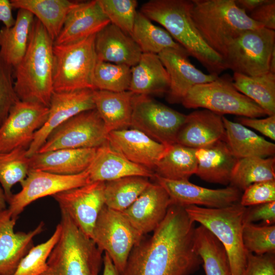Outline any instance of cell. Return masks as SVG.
<instances>
[{
    "label": "cell",
    "instance_id": "obj_13",
    "mask_svg": "<svg viewBox=\"0 0 275 275\" xmlns=\"http://www.w3.org/2000/svg\"><path fill=\"white\" fill-rule=\"evenodd\" d=\"M88 169L75 175H62L30 170L20 183L21 189L8 201L12 218L17 219L24 208L33 202L48 196L78 187L90 183Z\"/></svg>",
    "mask_w": 275,
    "mask_h": 275
},
{
    "label": "cell",
    "instance_id": "obj_41",
    "mask_svg": "<svg viewBox=\"0 0 275 275\" xmlns=\"http://www.w3.org/2000/svg\"><path fill=\"white\" fill-rule=\"evenodd\" d=\"M61 231L59 223L48 239L30 250L13 275H42L46 269L47 259L59 238Z\"/></svg>",
    "mask_w": 275,
    "mask_h": 275
},
{
    "label": "cell",
    "instance_id": "obj_34",
    "mask_svg": "<svg viewBox=\"0 0 275 275\" xmlns=\"http://www.w3.org/2000/svg\"><path fill=\"white\" fill-rule=\"evenodd\" d=\"M233 85L260 106L267 116L275 115V74L251 76L234 72Z\"/></svg>",
    "mask_w": 275,
    "mask_h": 275
},
{
    "label": "cell",
    "instance_id": "obj_18",
    "mask_svg": "<svg viewBox=\"0 0 275 275\" xmlns=\"http://www.w3.org/2000/svg\"><path fill=\"white\" fill-rule=\"evenodd\" d=\"M158 56L170 78V86L166 93L169 102H181L196 85L211 82L218 76L205 74L190 62L185 50L173 48L164 49Z\"/></svg>",
    "mask_w": 275,
    "mask_h": 275
},
{
    "label": "cell",
    "instance_id": "obj_27",
    "mask_svg": "<svg viewBox=\"0 0 275 275\" xmlns=\"http://www.w3.org/2000/svg\"><path fill=\"white\" fill-rule=\"evenodd\" d=\"M97 148L61 149L37 152L30 157V170L62 175L77 174L89 168Z\"/></svg>",
    "mask_w": 275,
    "mask_h": 275
},
{
    "label": "cell",
    "instance_id": "obj_21",
    "mask_svg": "<svg viewBox=\"0 0 275 275\" xmlns=\"http://www.w3.org/2000/svg\"><path fill=\"white\" fill-rule=\"evenodd\" d=\"M172 204L165 189L151 183L122 213L143 236L153 231L165 217Z\"/></svg>",
    "mask_w": 275,
    "mask_h": 275
},
{
    "label": "cell",
    "instance_id": "obj_26",
    "mask_svg": "<svg viewBox=\"0 0 275 275\" xmlns=\"http://www.w3.org/2000/svg\"><path fill=\"white\" fill-rule=\"evenodd\" d=\"M97 61L132 67L139 61L142 52L131 37L109 23L95 37Z\"/></svg>",
    "mask_w": 275,
    "mask_h": 275
},
{
    "label": "cell",
    "instance_id": "obj_4",
    "mask_svg": "<svg viewBox=\"0 0 275 275\" xmlns=\"http://www.w3.org/2000/svg\"><path fill=\"white\" fill-rule=\"evenodd\" d=\"M191 17L208 45L223 60L230 44L246 31L264 27L235 0H192Z\"/></svg>",
    "mask_w": 275,
    "mask_h": 275
},
{
    "label": "cell",
    "instance_id": "obj_14",
    "mask_svg": "<svg viewBox=\"0 0 275 275\" xmlns=\"http://www.w3.org/2000/svg\"><path fill=\"white\" fill-rule=\"evenodd\" d=\"M48 107L19 100L0 127V154L19 147L29 148L35 132L47 120Z\"/></svg>",
    "mask_w": 275,
    "mask_h": 275
},
{
    "label": "cell",
    "instance_id": "obj_50",
    "mask_svg": "<svg viewBox=\"0 0 275 275\" xmlns=\"http://www.w3.org/2000/svg\"><path fill=\"white\" fill-rule=\"evenodd\" d=\"M12 9L10 1L0 0V21L6 28L11 27L15 23V18L13 16Z\"/></svg>",
    "mask_w": 275,
    "mask_h": 275
},
{
    "label": "cell",
    "instance_id": "obj_33",
    "mask_svg": "<svg viewBox=\"0 0 275 275\" xmlns=\"http://www.w3.org/2000/svg\"><path fill=\"white\" fill-rule=\"evenodd\" d=\"M197 169L195 149L178 143L167 150L154 169V175L171 180H189Z\"/></svg>",
    "mask_w": 275,
    "mask_h": 275
},
{
    "label": "cell",
    "instance_id": "obj_30",
    "mask_svg": "<svg viewBox=\"0 0 275 275\" xmlns=\"http://www.w3.org/2000/svg\"><path fill=\"white\" fill-rule=\"evenodd\" d=\"M34 20L30 12L19 9L14 25L0 29V57L13 69L19 65L27 51Z\"/></svg>",
    "mask_w": 275,
    "mask_h": 275
},
{
    "label": "cell",
    "instance_id": "obj_51",
    "mask_svg": "<svg viewBox=\"0 0 275 275\" xmlns=\"http://www.w3.org/2000/svg\"><path fill=\"white\" fill-rule=\"evenodd\" d=\"M267 0H235L238 7L248 14L266 3Z\"/></svg>",
    "mask_w": 275,
    "mask_h": 275
},
{
    "label": "cell",
    "instance_id": "obj_6",
    "mask_svg": "<svg viewBox=\"0 0 275 275\" xmlns=\"http://www.w3.org/2000/svg\"><path fill=\"white\" fill-rule=\"evenodd\" d=\"M246 207L239 202L212 208L191 205L184 207L189 217L200 224L222 244L229 259L232 275H242L248 252L242 240Z\"/></svg>",
    "mask_w": 275,
    "mask_h": 275
},
{
    "label": "cell",
    "instance_id": "obj_25",
    "mask_svg": "<svg viewBox=\"0 0 275 275\" xmlns=\"http://www.w3.org/2000/svg\"><path fill=\"white\" fill-rule=\"evenodd\" d=\"M197 161L196 175L206 182L225 185L230 184L238 159L225 140L195 149Z\"/></svg>",
    "mask_w": 275,
    "mask_h": 275
},
{
    "label": "cell",
    "instance_id": "obj_19",
    "mask_svg": "<svg viewBox=\"0 0 275 275\" xmlns=\"http://www.w3.org/2000/svg\"><path fill=\"white\" fill-rule=\"evenodd\" d=\"M107 142L129 161L152 171L168 148L143 132L132 128L109 132Z\"/></svg>",
    "mask_w": 275,
    "mask_h": 275
},
{
    "label": "cell",
    "instance_id": "obj_38",
    "mask_svg": "<svg viewBox=\"0 0 275 275\" xmlns=\"http://www.w3.org/2000/svg\"><path fill=\"white\" fill-rule=\"evenodd\" d=\"M275 180V158L249 157L238 159L230 185L241 191L255 183Z\"/></svg>",
    "mask_w": 275,
    "mask_h": 275
},
{
    "label": "cell",
    "instance_id": "obj_48",
    "mask_svg": "<svg viewBox=\"0 0 275 275\" xmlns=\"http://www.w3.org/2000/svg\"><path fill=\"white\" fill-rule=\"evenodd\" d=\"M236 120L241 125L254 129L271 140H275V115L262 119L238 117Z\"/></svg>",
    "mask_w": 275,
    "mask_h": 275
},
{
    "label": "cell",
    "instance_id": "obj_47",
    "mask_svg": "<svg viewBox=\"0 0 275 275\" xmlns=\"http://www.w3.org/2000/svg\"><path fill=\"white\" fill-rule=\"evenodd\" d=\"M261 221L263 225H272L275 223V201L246 208L244 223Z\"/></svg>",
    "mask_w": 275,
    "mask_h": 275
},
{
    "label": "cell",
    "instance_id": "obj_16",
    "mask_svg": "<svg viewBox=\"0 0 275 275\" xmlns=\"http://www.w3.org/2000/svg\"><path fill=\"white\" fill-rule=\"evenodd\" d=\"M93 92V90L89 89L69 92L53 91L47 120L35 132L26 150L27 156L30 157L36 153L50 133L63 123L81 112L94 109Z\"/></svg>",
    "mask_w": 275,
    "mask_h": 275
},
{
    "label": "cell",
    "instance_id": "obj_43",
    "mask_svg": "<svg viewBox=\"0 0 275 275\" xmlns=\"http://www.w3.org/2000/svg\"><path fill=\"white\" fill-rule=\"evenodd\" d=\"M110 23L130 36L138 11L136 0H98Z\"/></svg>",
    "mask_w": 275,
    "mask_h": 275
},
{
    "label": "cell",
    "instance_id": "obj_36",
    "mask_svg": "<svg viewBox=\"0 0 275 275\" xmlns=\"http://www.w3.org/2000/svg\"><path fill=\"white\" fill-rule=\"evenodd\" d=\"M130 36L142 53L158 54L169 48L184 49L164 29L154 24L139 11L136 13Z\"/></svg>",
    "mask_w": 275,
    "mask_h": 275
},
{
    "label": "cell",
    "instance_id": "obj_10",
    "mask_svg": "<svg viewBox=\"0 0 275 275\" xmlns=\"http://www.w3.org/2000/svg\"><path fill=\"white\" fill-rule=\"evenodd\" d=\"M143 238L122 212L104 205L96 222L92 239L100 251L108 255L121 274L132 249Z\"/></svg>",
    "mask_w": 275,
    "mask_h": 275
},
{
    "label": "cell",
    "instance_id": "obj_53",
    "mask_svg": "<svg viewBox=\"0 0 275 275\" xmlns=\"http://www.w3.org/2000/svg\"><path fill=\"white\" fill-rule=\"evenodd\" d=\"M7 199L2 187L0 185V212L7 209Z\"/></svg>",
    "mask_w": 275,
    "mask_h": 275
},
{
    "label": "cell",
    "instance_id": "obj_42",
    "mask_svg": "<svg viewBox=\"0 0 275 275\" xmlns=\"http://www.w3.org/2000/svg\"><path fill=\"white\" fill-rule=\"evenodd\" d=\"M242 240L248 252L258 255L275 253V225L244 223Z\"/></svg>",
    "mask_w": 275,
    "mask_h": 275
},
{
    "label": "cell",
    "instance_id": "obj_11",
    "mask_svg": "<svg viewBox=\"0 0 275 275\" xmlns=\"http://www.w3.org/2000/svg\"><path fill=\"white\" fill-rule=\"evenodd\" d=\"M108 132L95 108L81 112L55 128L37 152L61 149L97 148Z\"/></svg>",
    "mask_w": 275,
    "mask_h": 275
},
{
    "label": "cell",
    "instance_id": "obj_3",
    "mask_svg": "<svg viewBox=\"0 0 275 275\" xmlns=\"http://www.w3.org/2000/svg\"><path fill=\"white\" fill-rule=\"evenodd\" d=\"M53 41L35 17L27 51L14 68V89L22 101L48 107L53 92Z\"/></svg>",
    "mask_w": 275,
    "mask_h": 275
},
{
    "label": "cell",
    "instance_id": "obj_24",
    "mask_svg": "<svg viewBox=\"0 0 275 275\" xmlns=\"http://www.w3.org/2000/svg\"><path fill=\"white\" fill-rule=\"evenodd\" d=\"M88 170L91 182H105L129 176L154 177L153 171L129 161L107 142L97 148Z\"/></svg>",
    "mask_w": 275,
    "mask_h": 275
},
{
    "label": "cell",
    "instance_id": "obj_31",
    "mask_svg": "<svg viewBox=\"0 0 275 275\" xmlns=\"http://www.w3.org/2000/svg\"><path fill=\"white\" fill-rule=\"evenodd\" d=\"M222 119L226 132L225 141L238 159L274 156V143L237 122L232 121L224 116Z\"/></svg>",
    "mask_w": 275,
    "mask_h": 275
},
{
    "label": "cell",
    "instance_id": "obj_1",
    "mask_svg": "<svg viewBox=\"0 0 275 275\" xmlns=\"http://www.w3.org/2000/svg\"><path fill=\"white\" fill-rule=\"evenodd\" d=\"M195 223L184 207L171 204L148 239L132 249L120 275H191L202 264L195 246Z\"/></svg>",
    "mask_w": 275,
    "mask_h": 275
},
{
    "label": "cell",
    "instance_id": "obj_17",
    "mask_svg": "<svg viewBox=\"0 0 275 275\" xmlns=\"http://www.w3.org/2000/svg\"><path fill=\"white\" fill-rule=\"evenodd\" d=\"M153 178L167 191L172 204L183 207L223 208L239 202L242 195L240 190L231 185L211 189L194 184L189 180H171L155 175Z\"/></svg>",
    "mask_w": 275,
    "mask_h": 275
},
{
    "label": "cell",
    "instance_id": "obj_7",
    "mask_svg": "<svg viewBox=\"0 0 275 275\" xmlns=\"http://www.w3.org/2000/svg\"><path fill=\"white\" fill-rule=\"evenodd\" d=\"M95 37L94 35L74 43L53 45V91L94 90L93 78L97 61Z\"/></svg>",
    "mask_w": 275,
    "mask_h": 275
},
{
    "label": "cell",
    "instance_id": "obj_15",
    "mask_svg": "<svg viewBox=\"0 0 275 275\" xmlns=\"http://www.w3.org/2000/svg\"><path fill=\"white\" fill-rule=\"evenodd\" d=\"M104 185V182H92L52 196L61 211L67 213L78 228L91 239L98 215L105 205Z\"/></svg>",
    "mask_w": 275,
    "mask_h": 275
},
{
    "label": "cell",
    "instance_id": "obj_8",
    "mask_svg": "<svg viewBox=\"0 0 275 275\" xmlns=\"http://www.w3.org/2000/svg\"><path fill=\"white\" fill-rule=\"evenodd\" d=\"M186 108H203L223 116L257 118L266 116L254 101L239 92L229 74L218 76L214 80L192 88L181 101Z\"/></svg>",
    "mask_w": 275,
    "mask_h": 275
},
{
    "label": "cell",
    "instance_id": "obj_2",
    "mask_svg": "<svg viewBox=\"0 0 275 275\" xmlns=\"http://www.w3.org/2000/svg\"><path fill=\"white\" fill-rule=\"evenodd\" d=\"M192 0H150L140 12L170 34L210 74L218 76L226 70L223 59L205 41L191 17Z\"/></svg>",
    "mask_w": 275,
    "mask_h": 275
},
{
    "label": "cell",
    "instance_id": "obj_9",
    "mask_svg": "<svg viewBox=\"0 0 275 275\" xmlns=\"http://www.w3.org/2000/svg\"><path fill=\"white\" fill-rule=\"evenodd\" d=\"M275 48V31L264 27L245 32L228 46L223 61L226 69L255 76L269 72Z\"/></svg>",
    "mask_w": 275,
    "mask_h": 275
},
{
    "label": "cell",
    "instance_id": "obj_46",
    "mask_svg": "<svg viewBox=\"0 0 275 275\" xmlns=\"http://www.w3.org/2000/svg\"><path fill=\"white\" fill-rule=\"evenodd\" d=\"M242 275H275V253L258 255L248 252Z\"/></svg>",
    "mask_w": 275,
    "mask_h": 275
},
{
    "label": "cell",
    "instance_id": "obj_39",
    "mask_svg": "<svg viewBox=\"0 0 275 275\" xmlns=\"http://www.w3.org/2000/svg\"><path fill=\"white\" fill-rule=\"evenodd\" d=\"M26 148L19 147L0 154V183L7 202L13 195V186L21 183L30 171V157L26 155Z\"/></svg>",
    "mask_w": 275,
    "mask_h": 275
},
{
    "label": "cell",
    "instance_id": "obj_32",
    "mask_svg": "<svg viewBox=\"0 0 275 275\" xmlns=\"http://www.w3.org/2000/svg\"><path fill=\"white\" fill-rule=\"evenodd\" d=\"M13 9L30 12L44 26L53 41L59 36L69 12L79 1L68 0H11Z\"/></svg>",
    "mask_w": 275,
    "mask_h": 275
},
{
    "label": "cell",
    "instance_id": "obj_23",
    "mask_svg": "<svg viewBox=\"0 0 275 275\" xmlns=\"http://www.w3.org/2000/svg\"><path fill=\"white\" fill-rule=\"evenodd\" d=\"M223 116L203 109L186 115L176 143L197 149L220 140H225L226 132Z\"/></svg>",
    "mask_w": 275,
    "mask_h": 275
},
{
    "label": "cell",
    "instance_id": "obj_35",
    "mask_svg": "<svg viewBox=\"0 0 275 275\" xmlns=\"http://www.w3.org/2000/svg\"><path fill=\"white\" fill-rule=\"evenodd\" d=\"M195 242L202 260L206 275H232L225 248L218 239L202 225L195 228Z\"/></svg>",
    "mask_w": 275,
    "mask_h": 275
},
{
    "label": "cell",
    "instance_id": "obj_20",
    "mask_svg": "<svg viewBox=\"0 0 275 275\" xmlns=\"http://www.w3.org/2000/svg\"><path fill=\"white\" fill-rule=\"evenodd\" d=\"M16 219L8 209L0 212V275H13L21 260L34 246L33 239L43 232L41 222L33 230L14 231Z\"/></svg>",
    "mask_w": 275,
    "mask_h": 275
},
{
    "label": "cell",
    "instance_id": "obj_5",
    "mask_svg": "<svg viewBox=\"0 0 275 275\" xmlns=\"http://www.w3.org/2000/svg\"><path fill=\"white\" fill-rule=\"evenodd\" d=\"M61 213L60 235L42 275H99L102 252L67 213Z\"/></svg>",
    "mask_w": 275,
    "mask_h": 275
},
{
    "label": "cell",
    "instance_id": "obj_22",
    "mask_svg": "<svg viewBox=\"0 0 275 275\" xmlns=\"http://www.w3.org/2000/svg\"><path fill=\"white\" fill-rule=\"evenodd\" d=\"M110 21L98 0L79 1L68 14L54 45L78 42L96 35Z\"/></svg>",
    "mask_w": 275,
    "mask_h": 275
},
{
    "label": "cell",
    "instance_id": "obj_40",
    "mask_svg": "<svg viewBox=\"0 0 275 275\" xmlns=\"http://www.w3.org/2000/svg\"><path fill=\"white\" fill-rule=\"evenodd\" d=\"M131 67L123 64L97 61L93 74L94 90L120 92L128 91Z\"/></svg>",
    "mask_w": 275,
    "mask_h": 275
},
{
    "label": "cell",
    "instance_id": "obj_37",
    "mask_svg": "<svg viewBox=\"0 0 275 275\" xmlns=\"http://www.w3.org/2000/svg\"><path fill=\"white\" fill-rule=\"evenodd\" d=\"M151 183L149 178L129 176L105 182V205L123 212L130 206Z\"/></svg>",
    "mask_w": 275,
    "mask_h": 275
},
{
    "label": "cell",
    "instance_id": "obj_12",
    "mask_svg": "<svg viewBox=\"0 0 275 275\" xmlns=\"http://www.w3.org/2000/svg\"><path fill=\"white\" fill-rule=\"evenodd\" d=\"M186 116L150 96L135 94L130 127L168 147L176 143Z\"/></svg>",
    "mask_w": 275,
    "mask_h": 275
},
{
    "label": "cell",
    "instance_id": "obj_49",
    "mask_svg": "<svg viewBox=\"0 0 275 275\" xmlns=\"http://www.w3.org/2000/svg\"><path fill=\"white\" fill-rule=\"evenodd\" d=\"M248 15L252 19L261 24L264 28L275 30L274 0H267Z\"/></svg>",
    "mask_w": 275,
    "mask_h": 275
},
{
    "label": "cell",
    "instance_id": "obj_28",
    "mask_svg": "<svg viewBox=\"0 0 275 275\" xmlns=\"http://www.w3.org/2000/svg\"><path fill=\"white\" fill-rule=\"evenodd\" d=\"M170 86L168 73L158 54L142 53L138 63L131 67L128 91L135 95H161Z\"/></svg>",
    "mask_w": 275,
    "mask_h": 275
},
{
    "label": "cell",
    "instance_id": "obj_52",
    "mask_svg": "<svg viewBox=\"0 0 275 275\" xmlns=\"http://www.w3.org/2000/svg\"><path fill=\"white\" fill-rule=\"evenodd\" d=\"M104 253L103 257V270L102 275H120L108 255Z\"/></svg>",
    "mask_w": 275,
    "mask_h": 275
},
{
    "label": "cell",
    "instance_id": "obj_45",
    "mask_svg": "<svg viewBox=\"0 0 275 275\" xmlns=\"http://www.w3.org/2000/svg\"><path fill=\"white\" fill-rule=\"evenodd\" d=\"M275 201V180L255 183L241 195L239 203L248 207Z\"/></svg>",
    "mask_w": 275,
    "mask_h": 275
},
{
    "label": "cell",
    "instance_id": "obj_29",
    "mask_svg": "<svg viewBox=\"0 0 275 275\" xmlns=\"http://www.w3.org/2000/svg\"><path fill=\"white\" fill-rule=\"evenodd\" d=\"M134 94L94 90L95 108L102 119L108 133L131 126Z\"/></svg>",
    "mask_w": 275,
    "mask_h": 275
},
{
    "label": "cell",
    "instance_id": "obj_54",
    "mask_svg": "<svg viewBox=\"0 0 275 275\" xmlns=\"http://www.w3.org/2000/svg\"><path fill=\"white\" fill-rule=\"evenodd\" d=\"M269 72L275 74V48L273 49L270 57Z\"/></svg>",
    "mask_w": 275,
    "mask_h": 275
},
{
    "label": "cell",
    "instance_id": "obj_44",
    "mask_svg": "<svg viewBox=\"0 0 275 275\" xmlns=\"http://www.w3.org/2000/svg\"><path fill=\"white\" fill-rule=\"evenodd\" d=\"M14 69L0 57V127L19 100L14 89Z\"/></svg>",
    "mask_w": 275,
    "mask_h": 275
}]
</instances>
